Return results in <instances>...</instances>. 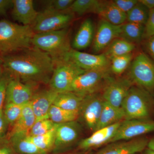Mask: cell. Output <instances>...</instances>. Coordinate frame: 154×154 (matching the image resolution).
Segmentation results:
<instances>
[{
    "instance_id": "6da1fadb",
    "label": "cell",
    "mask_w": 154,
    "mask_h": 154,
    "mask_svg": "<svg viewBox=\"0 0 154 154\" xmlns=\"http://www.w3.org/2000/svg\"><path fill=\"white\" fill-rule=\"evenodd\" d=\"M2 60L3 69L12 78L35 85L49 84L54 65L47 53L32 46Z\"/></svg>"
},
{
    "instance_id": "7a4b0ae2",
    "label": "cell",
    "mask_w": 154,
    "mask_h": 154,
    "mask_svg": "<svg viewBox=\"0 0 154 154\" xmlns=\"http://www.w3.org/2000/svg\"><path fill=\"white\" fill-rule=\"evenodd\" d=\"M34 34L31 26L0 20V53L5 56L32 47Z\"/></svg>"
},
{
    "instance_id": "3957f363",
    "label": "cell",
    "mask_w": 154,
    "mask_h": 154,
    "mask_svg": "<svg viewBox=\"0 0 154 154\" xmlns=\"http://www.w3.org/2000/svg\"><path fill=\"white\" fill-rule=\"evenodd\" d=\"M32 46L47 53L54 61L63 58L71 49L67 28L46 33H35Z\"/></svg>"
},
{
    "instance_id": "277c9868",
    "label": "cell",
    "mask_w": 154,
    "mask_h": 154,
    "mask_svg": "<svg viewBox=\"0 0 154 154\" xmlns=\"http://www.w3.org/2000/svg\"><path fill=\"white\" fill-rule=\"evenodd\" d=\"M151 104V97L147 91L133 85L122 104L125 120L149 119Z\"/></svg>"
},
{
    "instance_id": "5b68a950",
    "label": "cell",
    "mask_w": 154,
    "mask_h": 154,
    "mask_svg": "<svg viewBox=\"0 0 154 154\" xmlns=\"http://www.w3.org/2000/svg\"><path fill=\"white\" fill-rule=\"evenodd\" d=\"M110 72V67L86 71L75 79L69 91L84 97L96 94L111 78Z\"/></svg>"
},
{
    "instance_id": "8992f818",
    "label": "cell",
    "mask_w": 154,
    "mask_h": 154,
    "mask_svg": "<svg viewBox=\"0 0 154 154\" xmlns=\"http://www.w3.org/2000/svg\"><path fill=\"white\" fill-rule=\"evenodd\" d=\"M54 62V69L48 85L50 89L58 94L69 91L75 79L86 71L66 59Z\"/></svg>"
},
{
    "instance_id": "52a82bcc",
    "label": "cell",
    "mask_w": 154,
    "mask_h": 154,
    "mask_svg": "<svg viewBox=\"0 0 154 154\" xmlns=\"http://www.w3.org/2000/svg\"><path fill=\"white\" fill-rule=\"evenodd\" d=\"M129 79L133 84L147 91L154 90V63L145 54H138L131 62Z\"/></svg>"
},
{
    "instance_id": "ba28073f",
    "label": "cell",
    "mask_w": 154,
    "mask_h": 154,
    "mask_svg": "<svg viewBox=\"0 0 154 154\" xmlns=\"http://www.w3.org/2000/svg\"><path fill=\"white\" fill-rule=\"evenodd\" d=\"M73 18L74 14L68 11L59 12L45 8L38 12L31 27L35 33L56 31L67 28Z\"/></svg>"
},
{
    "instance_id": "9c48e42d",
    "label": "cell",
    "mask_w": 154,
    "mask_h": 154,
    "mask_svg": "<svg viewBox=\"0 0 154 154\" xmlns=\"http://www.w3.org/2000/svg\"><path fill=\"white\" fill-rule=\"evenodd\" d=\"M153 131L154 120L149 119L123 120L109 143L119 141L130 140Z\"/></svg>"
},
{
    "instance_id": "30bf717a",
    "label": "cell",
    "mask_w": 154,
    "mask_h": 154,
    "mask_svg": "<svg viewBox=\"0 0 154 154\" xmlns=\"http://www.w3.org/2000/svg\"><path fill=\"white\" fill-rule=\"evenodd\" d=\"M63 58L70 60L85 71L110 67V60L104 53L91 54L72 48Z\"/></svg>"
},
{
    "instance_id": "8fae6325",
    "label": "cell",
    "mask_w": 154,
    "mask_h": 154,
    "mask_svg": "<svg viewBox=\"0 0 154 154\" xmlns=\"http://www.w3.org/2000/svg\"><path fill=\"white\" fill-rule=\"evenodd\" d=\"M104 102L102 95L97 93L88 95L84 98L80 116L82 118L86 126L93 132L96 130Z\"/></svg>"
},
{
    "instance_id": "7c38bea8",
    "label": "cell",
    "mask_w": 154,
    "mask_h": 154,
    "mask_svg": "<svg viewBox=\"0 0 154 154\" xmlns=\"http://www.w3.org/2000/svg\"><path fill=\"white\" fill-rule=\"evenodd\" d=\"M133 86L129 78H111L103 89L102 96L105 102L116 107H121L123 100Z\"/></svg>"
},
{
    "instance_id": "4fadbf2b",
    "label": "cell",
    "mask_w": 154,
    "mask_h": 154,
    "mask_svg": "<svg viewBox=\"0 0 154 154\" xmlns=\"http://www.w3.org/2000/svg\"><path fill=\"white\" fill-rule=\"evenodd\" d=\"M81 131V125L77 121L57 124L52 152L57 154L71 146L79 138Z\"/></svg>"
},
{
    "instance_id": "5bb4252c",
    "label": "cell",
    "mask_w": 154,
    "mask_h": 154,
    "mask_svg": "<svg viewBox=\"0 0 154 154\" xmlns=\"http://www.w3.org/2000/svg\"><path fill=\"white\" fill-rule=\"evenodd\" d=\"M36 86L11 78L7 86L5 102L21 105H27L30 103L36 91Z\"/></svg>"
},
{
    "instance_id": "9a60e30c",
    "label": "cell",
    "mask_w": 154,
    "mask_h": 154,
    "mask_svg": "<svg viewBox=\"0 0 154 154\" xmlns=\"http://www.w3.org/2000/svg\"><path fill=\"white\" fill-rule=\"evenodd\" d=\"M121 25H115L101 19L95 32L92 50L94 53H99L106 49L113 40L120 37Z\"/></svg>"
},
{
    "instance_id": "2e32d148",
    "label": "cell",
    "mask_w": 154,
    "mask_h": 154,
    "mask_svg": "<svg viewBox=\"0 0 154 154\" xmlns=\"http://www.w3.org/2000/svg\"><path fill=\"white\" fill-rule=\"evenodd\" d=\"M149 140L145 138H136L108 144L96 154H135L147 146Z\"/></svg>"
},
{
    "instance_id": "e0dca14e",
    "label": "cell",
    "mask_w": 154,
    "mask_h": 154,
    "mask_svg": "<svg viewBox=\"0 0 154 154\" xmlns=\"http://www.w3.org/2000/svg\"><path fill=\"white\" fill-rule=\"evenodd\" d=\"M122 121L95 131L89 137L82 140L79 143L78 147L80 149L86 151L109 144L115 136Z\"/></svg>"
},
{
    "instance_id": "ac0fdd59",
    "label": "cell",
    "mask_w": 154,
    "mask_h": 154,
    "mask_svg": "<svg viewBox=\"0 0 154 154\" xmlns=\"http://www.w3.org/2000/svg\"><path fill=\"white\" fill-rule=\"evenodd\" d=\"M58 93L51 89L36 91L30 102L36 120L48 118V113Z\"/></svg>"
},
{
    "instance_id": "d6986e66",
    "label": "cell",
    "mask_w": 154,
    "mask_h": 154,
    "mask_svg": "<svg viewBox=\"0 0 154 154\" xmlns=\"http://www.w3.org/2000/svg\"><path fill=\"white\" fill-rule=\"evenodd\" d=\"M12 6V17L15 21L23 25H33L38 14L34 8L33 1L14 0Z\"/></svg>"
},
{
    "instance_id": "ffe728a7",
    "label": "cell",
    "mask_w": 154,
    "mask_h": 154,
    "mask_svg": "<svg viewBox=\"0 0 154 154\" xmlns=\"http://www.w3.org/2000/svg\"><path fill=\"white\" fill-rule=\"evenodd\" d=\"M93 20L88 18L80 25L72 42L73 49L79 51L86 49L92 45L95 34Z\"/></svg>"
},
{
    "instance_id": "44dd1931",
    "label": "cell",
    "mask_w": 154,
    "mask_h": 154,
    "mask_svg": "<svg viewBox=\"0 0 154 154\" xmlns=\"http://www.w3.org/2000/svg\"><path fill=\"white\" fill-rule=\"evenodd\" d=\"M7 136L16 154H48L36 146L28 134L17 133Z\"/></svg>"
},
{
    "instance_id": "7402d4cb",
    "label": "cell",
    "mask_w": 154,
    "mask_h": 154,
    "mask_svg": "<svg viewBox=\"0 0 154 154\" xmlns=\"http://www.w3.org/2000/svg\"><path fill=\"white\" fill-rule=\"evenodd\" d=\"M101 19L115 25L126 22V14L121 11L113 1H102L98 13Z\"/></svg>"
},
{
    "instance_id": "603a6c76",
    "label": "cell",
    "mask_w": 154,
    "mask_h": 154,
    "mask_svg": "<svg viewBox=\"0 0 154 154\" xmlns=\"http://www.w3.org/2000/svg\"><path fill=\"white\" fill-rule=\"evenodd\" d=\"M124 120L125 114L121 107H116L105 101L95 131Z\"/></svg>"
},
{
    "instance_id": "cb8c5ba5",
    "label": "cell",
    "mask_w": 154,
    "mask_h": 154,
    "mask_svg": "<svg viewBox=\"0 0 154 154\" xmlns=\"http://www.w3.org/2000/svg\"><path fill=\"white\" fill-rule=\"evenodd\" d=\"M36 121L35 114L30 103L25 105L20 117L12 126L8 136L17 133H23L29 135L31 128Z\"/></svg>"
},
{
    "instance_id": "d4e9b609",
    "label": "cell",
    "mask_w": 154,
    "mask_h": 154,
    "mask_svg": "<svg viewBox=\"0 0 154 154\" xmlns=\"http://www.w3.org/2000/svg\"><path fill=\"white\" fill-rule=\"evenodd\" d=\"M85 97L70 91L59 93L53 105L65 110L80 113Z\"/></svg>"
},
{
    "instance_id": "484cf974",
    "label": "cell",
    "mask_w": 154,
    "mask_h": 154,
    "mask_svg": "<svg viewBox=\"0 0 154 154\" xmlns=\"http://www.w3.org/2000/svg\"><path fill=\"white\" fill-rule=\"evenodd\" d=\"M135 44L121 38H116L105 50L104 54L110 60L113 58L132 53Z\"/></svg>"
},
{
    "instance_id": "4316f807",
    "label": "cell",
    "mask_w": 154,
    "mask_h": 154,
    "mask_svg": "<svg viewBox=\"0 0 154 154\" xmlns=\"http://www.w3.org/2000/svg\"><path fill=\"white\" fill-rule=\"evenodd\" d=\"M145 25L133 22H127L121 25L119 38L135 44L143 39Z\"/></svg>"
},
{
    "instance_id": "83f0119b",
    "label": "cell",
    "mask_w": 154,
    "mask_h": 154,
    "mask_svg": "<svg viewBox=\"0 0 154 154\" xmlns=\"http://www.w3.org/2000/svg\"><path fill=\"white\" fill-rule=\"evenodd\" d=\"M79 116V112L65 110L54 105L48 113V118L56 124L76 121Z\"/></svg>"
},
{
    "instance_id": "f1b7e54d",
    "label": "cell",
    "mask_w": 154,
    "mask_h": 154,
    "mask_svg": "<svg viewBox=\"0 0 154 154\" xmlns=\"http://www.w3.org/2000/svg\"><path fill=\"white\" fill-rule=\"evenodd\" d=\"M101 3L102 1L97 0H75L67 11L79 15L90 13L98 14Z\"/></svg>"
},
{
    "instance_id": "f546056e",
    "label": "cell",
    "mask_w": 154,
    "mask_h": 154,
    "mask_svg": "<svg viewBox=\"0 0 154 154\" xmlns=\"http://www.w3.org/2000/svg\"><path fill=\"white\" fill-rule=\"evenodd\" d=\"M57 125L53 129L44 134L35 137L29 136L30 140L38 148L48 153L52 151L55 143Z\"/></svg>"
},
{
    "instance_id": "4dcf8cb0",
    "label": "cell",
    "mask_w": 154,
    "mask_h": 154,
    "mask_svg": "<svg viewBox=\"0 0 154 154\" xmlns=\"http://www.w3.org/2000/svg\"><path fill=\"white\" fill-rule=\"evenodd\" d=\"M149 10L138 1V2L126 14V22L145 25L148 19Z\"/></svg>"
},
{
    "instance_id": "1f68e13d",
    "label": "cell",
    "mask_w": 154,
    "mask_h": 154,
    "mask_svg": "<svg viewBox=\"0 0 154 154\" xmlns=\"http://www.w3.org/2000/svg\"><path fill=\"white\" fill-rule=\"evenodd\" d=\"M133 59L132 53L113 58L110 60L111 72L116 75L122 74L131 63Z\"/></svg>"
},
{
    "instance_id": "d6a6232c",
    "label": "cell",
    "mask_w": 154,
    "mask_h": 154,
    "mask_svg": "<svg viewBox=\"0 0 154 154\" xmlns=\"http://www.w3.org/2000/svg\"><path fill=\"white\" fill-rule=\"evenodd\" d=\"M25 105L5 102L3 109L4 116L9 125L13 126L20 117Z\"/></svg>"
},
{
    "instance_id": "836d02e7",
    "label": "cell",
    "mask_w": 154,
    "mask_h": 154,
    "mask_svg": "<svg viewBox=\"0 0 154 154\" xmlns=\"http://www.w3.org/2000/svg\"><path fill=\"white\" fill-rule=\"evenodd\" d=\"M56 125L48 118L36 120L30 129L29 136L35 137L44 134L53 129Z\"/></svg>"
},
{
    "instance_id": "e575fe53",
    "label": "cell",
    "mask_w": 154,
    "mask_h": 154,
    "mask_svg": "<svg viewBox=\"0 0 154 154\" xmlns=\"http://www.w3.org/2000/svg\"><path fill=\"white\" fill-rule=\"evenodd\" d=\"M73 2V0L48 1L46 2V8L59 12H64L68 10Z\"/></svg>"
},
{
    "instance_id": "d590c367",
    "label": "cell",
    "mask_w": 154,
    "mask_h": 154,
    "mask_svg": "<svg viewBox=\"0 0 154 154\" xmlns=\"http://www.w3.org/2000/svg\"><path fill=\"white\" fill-rule=\"evenodd\" d=\"M11 78L8 74L6 72L3 74L0 79V110L3 109V105L5 102L7 86Z\"/></svg>"
},
{
    "instance_id": "8d00e7d4",
    "label": "cell",
    "mask_w": 154,
    "mask_h": 154,
    "mask_svg": "<svg viewBox=\"0 0 154 154\" xmlns=\"http://www.w3.org/2000/svg\"><path fill=\"white\" fill-rule=\"evenodd\" d=\"M153 36H154V9L149 10L148 19L145 25L143 39Z\"/></svg>"
},
{
    "instance_id": "74e56055",
    "label": "cell",
    "mask_w": 154,
    "mask_h": 154,
    "mask_svg": "<svg viewBox=\"0 0 154 154\" xmlns=\"http://www.w3.org/2000/svg\"><path fill=\"white\" fill-rule=\"evenodd\" d=\"M116 5L125 14H127L138 2L137 0H114Z\"/></svg>"
},
{
    "instance_id": "f35d334b",
    "label": "cell",
    "mask_w": 154,
    "mask_h": 154,
    "mask_svg": "<svg viewBox=\"0 0 154 154\" xmlns=\"http://www.w3.org/2000/svg\"><path fill=\"white\" fill-rule=\"evenodd\" d=\"M0 154H16L7 135L0 138Z\"/></svg>"
},
{
    "instance_id": "ab89813d",
    "label": "cell",
    "mask_w": 154,
    "mask_h": 154,
    "mask_svg": "<svg viewBox=\"0 0 154 154\" xmlns=\"http://www.w3.org/2000/svg\"><path fill=\"white\" fill-rule=\"evenodd\" d=\"M9 126L4 116L3 109L0 110V138L6 136V132Z\"/></svg>"
},
{
    "instance_id": "60d3db41",
    "label": "cell",
    "mask_w": 154,
    "mask_h": 154,
    "mask_svg": "<svg viewBox=\"0 0 154 154\" xmlns=\"http://www.w3.org/2000/svg\"><path fill=\"white\" fill-rule=\"evenodd\" d=\"M145 47L147 51L154 63V36L146 38Z\"/></svg>"
},
{
    "instance_id": "b9f144b4",
    "label": "cell",
    "mask_w": 154,
    "mask_h": 154,
    "mask_svg": "<svg viewBox=\"0 0 154 154\" xmlns=\"http://www.w3.org/2000/svg\"><path fill=\"white\" fill-rule=\"evenodd\" d=\"M13 6V1L0 0V15L6 14L8 9Z\"/></svg>"
},
{
    "instance_id": "7bdbcfd3",
    "label": "cell",
    "mask_w": 154,
    "mask_h": 154,
    "mask_svg": "<svg viewBox=\"0 0 154 154\" xmlns=\"http://www.w3.org/2000/svg\"><path fill=\"white\" fill-rule=\"evenodd\" d=\"M139 2L145 6L149 10L154 9V0H140Z\"/></svg>"
},
{
    "instance_id": "ee69618b",
    "label": "cell",
    "mask_w": 154,
    "mask_h": 154,
    "mask_svg": "<svg viewBox=\"0 0 154 154\" xmlns=\"http://www.w3.org/2000/svg\"><path fill=\"white\" fill-rule=\"evenodd\" d=\"M147 147L149 149L154 151V137L149 141Z\"/></svg>"
},
{
    "instance_id": "f6af8a7d",
    "label": "cell",
    "mask_w": 154,
    "mask_h": 154,
    "mask_svg": "<svg viewBox=\"0 0 154 154\" xmlns=\"http://www.w3.org/2000/svg\"><path fill=\"white\" fill-rule=\"evenodd\" d=\"M3 60L2 57H0V79L2 76L3 75Z\"/></svg>"
},
{
    "instance_id": "bcb514c9",
    "label": "cell",
    "mask_w": 154,
    "mask_h": 154,
    "mask_svg": "<svg viewBox=\"0 0 154 154\" xmlns=\"http://www.w3.org/2000/svg\"><path fill=\"white\" fill-rule=\"evenodd\" d=\"M144 154H154V151L148 149L145 151Z\"/></svg>"
},
{
    "instance_id": "7dc6e473",
    "label": "cell",
    "mask_w": 154,
    "mask_h": 154,
    "mask_svg": "<svg viewBox=\"0 0 154 154\" xmlns=\"http://www.w3.org/2000/svg\"><path fill=\"white\" fill-rule=\"evenodd\" d=\"M92 154V153H81V154H79V153H74V154Z\"/></svg>"
}]
</instances>
